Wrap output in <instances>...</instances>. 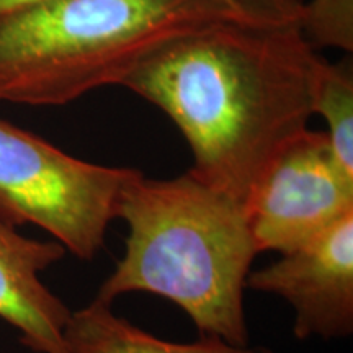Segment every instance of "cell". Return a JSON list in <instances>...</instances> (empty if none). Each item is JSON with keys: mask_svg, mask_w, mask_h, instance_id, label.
Listing matches in <instances>:
<instances>
[{"mask_svg": "<svg viewBox=\"0 0 353 353\" xmlns=\"http://www.w3.org/2000/svg\"><path fill=\"white\" fill-rule=\"evenodd\" d=\"M321 63L298 23L229 20L170 44L123 87L179 128L193 154L190 174L244 201L275 154L307 128Z\"/></svg>", "mask_w": 353, "mask_h": 353, "instance_id": "obj_1", "label": "cell"}, {"mask_svg": "<svg viewBox=\"0 0 353 353\" xmlns=\"http://www.w3.org/2000/svg\"><path fill=\"white\" fill-rule=\"evenodd\" d=\"M117 218L130 229L125 255L95 301L145 291L183 309L201 337L247 345L244 290L259 250L242 201L190 172L157 180L136 170Z\"/></svg>", "mask_w": 353, "mask_h": 353, "instance_id": "obj_2", "label": "cell"}, {"mask_svg": "<svg viewBox=\"0 0 353 353\" xmlns=\"http://www.w3.org/2000/svg\"><path fill=\"white\" fill-rule=\"evenodd\" d=\"M229 20L223 0H43L0 20V101L61 107L123 85L170 44Z\"/></svg>", "mask_w": 353, "mask_h": 353, "instance_id": "obj_3", "label": "cell"}, {"mask_svg": "<svg viewBox=\"0 0 353 353\" xmlns=\"http://www.w3.org/2000/svg\"><path fill=\"white\" fill-rule=\"evenodd\" d=\"M134 172L82 161L0 120V223L34 224L81 260L103 249Z\"/></svg>", "mask_w": 353, "mask_h": 353, "instance_id": "obj_4", "label": "cell"}, {"mask_svg": "<svg viewBox=\"0 0 353 353\" xmlns=\"http://www.w3.org/2000/svg\"><path fill=\"white\" fill-rule=\"evenodd\" d=\"M242 205L259 252L288 254L353 213V179L335 162L327 134L306 128L268 162Z\"/></svg>", "mask_w": 353, "mask_h": 353, "instance_id": "obj_5", "label": "cell"}, {"mask_svg": "<svg viewBox=\"0 0 353 353\" xmlns=\"http://www.w3.org/2000/svg\"><path fill=\"white\" fill-rule=\"evenodd\" d=\"M245 288L283 298L299 341L353 332V213L272 265L250 272Z\"/></svg>", "mask_w": 353, "mask_h": 353, "instance_id": "obj_6", "label": "cell"}, {"mask_svg": "<svg viewBox=\"0 0 353 353\" xmlns=\"http://www.w3.org/2000/svg\"><path fill=\"white\" fill-rule=\"evenodd\" d=\"M64 254L57 241L28 239L0 223V319L37 353H70L64 330L72 312L38 278Z\"/></svg>", "mask_w": 353, "mask_h": 353, "instance_id": "obj_7", "label": "cell"}, {"mask_svg": "<svg viewBox=\"0 0 353 353\" xmlns=\"http://www.w3.org/2000/svg\"><path fill=\"white\" fill-rule=\"evenodd\" d=\"M70 353H273L268 348L232 345L216 337L193 343L162 341L112 311V304L92 301L70 314L64 330Z\"/></svg>", "mask_w": 353, "mask_h": 353, "instance_id": "obj_8", "label": "cell"}, {"mask_svg": "<svg viewBox=\"0 0 353 353\" xmlns=\"http://www.w3.org/2000/svg\"><path fill=\"white\" fill-rule=\"evenodd\" d=\"M312 113L327 125V139L335 162L353 179V74L350 64L322 59L317 74Z\"/></svg>", "mask_w": 353, "mask_h": 353, "instance_id": "obj_9", "label": "cell"}, {"mask_svg": "<svg viewBox=\"0 0 353 353\" xmlns=\"http://www.w3.org/2000/svg\"><path fill=\"white\" fill-rule=\"evenodd\" d=\"M298 25L312 48L353 51V0H309Z\"/></svg>", "mask_w": 353, "mask_h": 353, "instance_id": "obj_10", "label": "cell"}, {"mask_svg": "<svg viewBox=\"0 0 353 353\" xmlns=\"http://www.w3.org/2000/svg\"><path fill=\"white\" fill-rule=\"evenodd\" d=\"M237 21L255 26L299 23L301 0H223Z\"/></svg>", "mask_w": 353, "mask_h": 353, "instance_id": "obj_11", "label": "cell"}, {"mask_svg": "<svg viewBox=\"0 0 353 353\" xmlns=\"http://www.w3.org/2000/svg\"><path fill=\"white\" fill-rule=\"evenodd\" d=\"M39 2H43V0H0V20L3 17L10 15V13H15L21 10V8L34 6V3Z\"/></svg>", "mask_w": 353, "mask_h": 353, "instance_id": "obj_12", "label": "cell"}]
</instances>
